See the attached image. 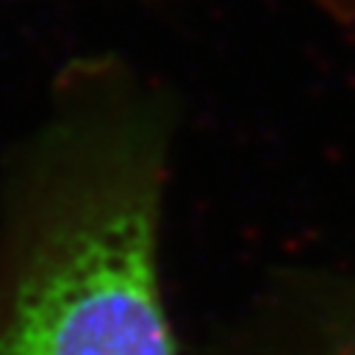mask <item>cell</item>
I'll use <instances>...</instances> for the list:
<instances>
[{
    "label": "cell",
    "instance_id": "6da1fadb",
    "mask_svg": "<svg viewBox=\"0 0 355 355\" xmlns=\"http://www.w3.org/2000/svg\"><path fill=\"white\" fill-rule=\"evenodd\" d=\"M0 355H175L147 183L108 189L39 247L0 330Z\"/></svg>",
    "mask_w": 355,
    "mask_h": 355
}]
</instances>
